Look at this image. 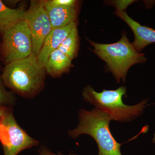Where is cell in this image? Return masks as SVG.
<instances>
[{
    "label": "cell",
    "mask_w": 155,
    "mask_h": 155,
    "mask_svg": "<svg viewBox=\"0 0 155 155\" xmlns=\"http://www.w3.org/2000/svg\"><path fill=\"white\" fill-rule=\"evenodd\" d=\"M48 15L52 29L63 28L75 22L78 16L77 6L61 7L50 5L47 1H42Z\"/></svg>",
    "instance_id": "30bf717a"
},
{
    "label": "cell",
    "mask_w": 155,
    "mask_h": 155,
    "mask_svg": "<svg viewBox=\"0 0 155 155\" xmlns=\"http://www.w3.org/2000/svg\"><path fill=\"white\" fill-rule=\"evenodd\" d=\"M126 93V88L124 86L120 87L115 90H103L97 92L88 85L84 89L82 96L87 102L108 114L112 120L126 122L140 116L147 101L144 100L135 105H125L122 101V97Z\"/></svg>",
    "instance_id": "3957f363"
},
{
    "label": "cell",
    "mask_w": 155,
    "mask_h": 155,
    "mask_svg": "<svg viewBox=\"0 0 155 155\" xmlns=\"http://www.w3.org/2000/svg\"><path fill=\"white\" fill-rule=\"evenodd\" d=\"M11 107H8L0 104V128L2 125L3 121L6 114Z\"/></svg>",
    "instance_id": "e0dca14e"
},
{
    "label": "cell",
    "mask_w": 155,
    "mask_h": 155,
    "mask_svg": "<svg viewBox=\"0 0 155 155\" xmlns=\"http://www.w3.org/2000/svg\"><path fill=\"white\" fill-rule=\"evenodd\" d=\"M16 103V99L12 93L6 89L5 85L0 75V104L11 107Z\"/></svg>",
    "instance_id": "5bb4252c"
},
{
    "label": "cell",
    "mask_w": 155,
    "mask_h": 155,
    "mask_svg": "<svg viewBox=\"0 0 155 155\" xmlns=\"http://www.w3.org/2000/svg\"><path fill=\"white\" fill-rule=\"evenodd\" d=\"M0 143L3 155H18L24 150L38 146L37 140L31 137L17 123L11 108L0 128Z\"/></svg>",
    "instance_id": "8992f818"
},
{
    "label": "cell",
    "mask_w": 155,
    "mask_h": 155,
    "mask_svg": "<svg viewBox=\"0 0 155 155\" xmlns=\"http://www.w3.org/2000/svg\"><path fill=\"white\" fill-rule=\"evenodd\" d=\"M152 141L153 143H155V132L153 134V138Z\"/></svg>",
    "instance_id": "ac0fdd59"
},
{
    "label": "cell",
    "mask_w": 155,
    "mask_h": 155,
    "mask_svg": "<svg viewBox=\"0 0 155 155\" xmlns=\"http://www.w3.org/2000/svg\"><path fill=\"white\" fill-rule=\"evenodd\" d=\"M38 153L39 155H78L76 153H70L66 155L62 153L61 152L54 153L48 147L45 146H41L38 150Z\"/></svg>",
    "instance_id": "2e32d148"
},
{
    "label": "cell",
    "mask_w": 155,
    "mask_h": 155,
    "mask_svg": "<svg viewBox=\"0 0 155 155\" xmlns=\"http://www.w3.org/2000/svg\"><path fill=\"white\" fill-rule=\"evenodd\" d=\"M2 33V48L7 64L27 58L32 54L31 33L25 20L14 23Z\"/></svg>",
    "instance_id": "5b68a950"
},
{
    "label": "cell",
    "mask_w": 155,
    "mask_h": 155,
    "mask_svg": "<svg viewBox=\"0 0 155 155\" xmlns=\"http://www.w3.org/2000/svg\"><path fill=\"white\" fill-rule=\"evenodd\" d=\"M52 5L72 7L77 6V1L75 0H51L47 1Z\"/></svg>",
    "instance_id": "9a60e30c"
},
{
    "label": "cell",
    "mask_w": 155,
    "mask_h": 155,
    "mask_svg": "<svg viewBox=\"0 0 155 155\" xmlns=\"http://www.w3.org/2000/svg\"><path fill=\"white\" fill-rule=\"evenodd\" d=\"M79 123L77 127L68 131L70 137L77 138L81 134L91 136L98 147V155H122V143L116 141L111 132L109 115L94 108L88 111L81 109L78 112Z\"/></svg>",
    "instance_id": "7a4b0ae2"
},
{
    "label": "cell",
    "mask_w": 155,
    "mask_h": 155,
    "mask_svg": "<svg viewBox=\"0 0 155 155\" xmlns=\"http://www.w3.org/2000/svg\"><path fill=\"white\" fill-rule=\"evenodd\" d=\"M115 14L125 21L133 31L134 40L132 44L137 51L139 52L148 45L155 43L154 29L140 25L124 11L117 9Z\"/></svg>",
    "instance_id": "ba28073f"
},
{
    "label": "cell",
    "mask_w": 155,
    "mask_h": 155,
    "mask_svg": "<svg viewBox=\"0 0 155 155\" xmlns=\"http://www.w3.org/2000/svg\"><path fill=\"white\" fill-rule=\"evenodd\" d=\"M45 72L37 57L32 54L27 58L7 64L2 78L5 86L19 96L31 99L44 87Z\"/></svg>",
    "instance_id": "6da1fadb"
},
{
    "label": "cell",
    "mask_w": 155,
    "mask_h": 155,
    "mask_svg": "<svg viewBox=\"0 0 155 155\" xmlns=\"http://www.w3.org/2000/svg\"><path fill=\"white\" fill-rule=\"evenodd\" d=\"M25 11L23 7L11 8L0 1V31L3 33L9 26L23 20Z\"/></svg>",
    "instance_id": "7c38bea8"
},
{
    "label": "cell",
    "mask_w": 155,
    "mask_h": 155,
    "mask_svg": "<svg viewBox=\"0 0 155 155\" xmlns=\"http://www.w3.org/2000/svg\"><path fill=\"white\" fill-rule=\"evenodd\" d=\"M76 22H73L63 28L52 29L45 40L40 51L37 56L39 64L44 67L48 59L53 51L58 48L61 43L75 26Z\"/></svg>",
    "instance_id": "9c48e42d"
},
{
    "label": "cell",
    "mask_w": 155,
    "mask_h": 155,
    "mask_svg": "<svg viewBox=\"0 0 155 155\" xmlns=\"http://www.w3.org/2000/svg\"><path fill=\"white\" fill-rule=\"evenodd\" d=\"M94 49L92 50L105 61L118 83L125 82L128 69L132 65L146 61L144 54L137 51L125 34L119 41L113 44L97 43L87 39Z\"/></svg>",
    "instance_id": "277c9868"
},
{
    "label": "cell",
    "mask_w": 155,
    "mask_h": 155,
    "mask_svg": "<svg viewBox=\"0 0 155 155\" xmlns=\"http://www.w3.org/2000/svg\"><path fill=\"white\" fill-rule=\"evenodd\" d=\"M78 48V35L76 25L61 43L58 49L72 60L76 57Z\"/></svg>",
    "instance_id": "4fadbf2b"
},
{
    "label": "cell",
    "mask_w": 155,
    "mask_h": 155,
    "mask_svg": "<svg viewBox=\"0 0 155 155\" xmlns=\"http://www.w3.org/2000/svg\"><path fill=\"white\" fill-rule=\"evenodd\" d=\"M72 61L59 49L53 51L48 59L45 68L51 76L57 77L69 71Z\"/></svg>",
    "instance_id": "8fae6325"
},
{
    "label": "cell",
    "mask_w": 155,
    "mask_h": 155,
    "mask_svg": "<svg viewBox=\"0 0 155 155\" xmlns=\"http://www.w3.org/2000/svg\"><path fill=\"white\" fill-rule=\"evenodd\" d=\"M23 20L27 23L31 33L33 44L32 54L37 57L45 40L51 31L49 17L42 1H31L25 11Z\"/></svg>",
    "instance_id": "52a82bcc"
}]
</instances>
